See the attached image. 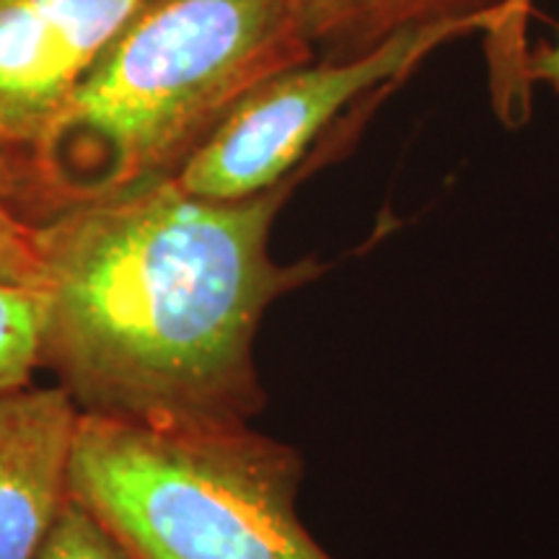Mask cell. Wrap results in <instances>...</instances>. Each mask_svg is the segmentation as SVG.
Wrapping results in <instances>:
<instances>
[{"label": "cell", "mask_w": 559, "mask_h": 559, "mask_svg": "<svg viewBox=\"0 0 559 559\" xmlns=\"http://www.w3.org/2000/svg\"><path fill=\"white\" fill-rule=\"evenodd\" d=\"M347 143L326 135L290 179L247 200H205L174 179L37 226L45 270L39 366L81 415L148 425H247L264 394L254 340L277 298L324 275L277 262L280 210Z\"/></svg>", "instance_id": "obj_1"}, {"label": "cell", "mask_w": 559, "mask_h": 559, "mask_svg": "<svg viewBox=\"0 0 559 559\" xmlns=\"http://www.w3.org/2000/svg\"><path fill=\"white\" fill-rule=\"evenodd\" d=\"M309 60L300 0H153L62 99L5 198L37 228L174 179L249 91Z\"/></svg>", "instance_id": "obj_2"}, {"label": "cell", "mask_w": 559, "mask_h": 559, "mask_svg": "<svg viewBox=\"0 0 559 559\" xmlns=\"http://www.w3.org/2000/svg\"><path fill=\"white\" fill-rule=\"evenodd\" d=\"M304 459L247 425L81 415L70 498L135 559H332L298 519Z\"/></svg>", "instance_id": "obj_3"}, {"label": "cell", "mask_w": 559, "mask_h": 559, "mask_svg": "<svg viewBox=\"0 0 559 559\" xmlns=\"http://www.w3.org/2000/svg\"><path fill=\"white\" fill-rule=\"evenodd\" d=\"M485 24H440L396 34L353 60L280 70L236 104L174 181L205 200H247L290 179L358 102L394 88L423 58Z\"/></svg>", "instance_id": "obj_4"}, {"label": "cell", "mask_w": 559, "mask_h": 559, "mask_svg": "<svg viewBox=\"0 0 559 559\" xmlns=\"http://www.w3.org/2000/svg\"><path fill=\"white\" fill-rule=\"evenodd\" d=\"M153 0H0V185L81 75Z\"/></svg>", "instance_id": "obj_5"}, {"label": "cell", "mask_w": 559, "mask_h": 559, "mask_svg": "<svg viewBox=\"0 0 559 559\" xmlns=\"http://www.w3.org/2000/svg\"><path fill=\"white\" fill-rule=\"evenodd\" d=\"M81 412L68 391H0V559H34L70 498Z\"/></svg>", "instance_id": "obj_6"}, {"label": "cell", "mask_w": 559, "mask_h": 559, "mask_svg": "<svg viewBox=\"0 0 559 559\" xmlns=\"http://www.w3.org/2000/svg\"><path fill=\"white\" fill-rule=\"evenodd\" d=\"M506 0H300L304 29L321 60L360 58L396 34L440 24H498Z\"/></svg>", "instance_id": "obj_7"}, {"label": "cell", "mask_w": 559, "mask_h": 559, "mask_svg": "<svg viewBox=\"0 0 559 559\" xmlns=\"http://www.w3.org/2000/svg\"><path fill=\"white\" fill-rule=\"evenodd\" d=\"M531 0H506L500 9L498 24L492 26L487 41L489 79L500 117L506 122H523L528 109V81H526V21Z\"/></svg>", "instance_id": "obj_8"}, {"label": "cell", "mask_w": 559, "mask_h": 559, "mask_svg": "<svg viewBox=\"0 0 559 559\" xmlns=\"http://www.w3.org/2000/svg\"><path fill=\"white\" fill-rule=\"evenodd\" d=\"M41 290L0 283V391L29 386L39 366Z\"/></svg>", "instance_id": "obj_9"}, {"label": "cell", "mask_w": 559, "mask_h": 559, "mask_svg": "<svg viewBox=\"0 0 559 559\" xmlns=\"http://www.w3.org/2000/svg\"><path fill=\"white\" fill-rule=\"evenodd\" d=\"M34 559H135L104 523L68 498Z\"/></svg>", "instance_id": "obj_10"}, {"label": "cell", "mask_w": 559, "mask_h": 559, "mask_svg": "<svg viewBox=\"0 0 559 559\" xmlns=\"http://www.w3.org/2000/svg\"><path fill=\"white\" fill-rule=\"evenodd\" d=\"M0 283L32 290H41L45 283L37 228L19 218L5 198L3 185H0Z\"/></svg>", "instance_id": "obj_11"}, {"label": "cell", "mask_w": 559, "mask_h": 559, "mask_svg": "<svg viewBox=\"0 0 559 559\" xmlns=\"http://www.w3.org/2000/svg\"><path fill=\"white\" fill-rule=\"evenodd\" d=\"M526 81L528 86L531 83H544V86L559 91V32L555 41H549V45L534 52L528 50Z\"/></svg>", "instance_id": "obj_12"}]
</instances>
